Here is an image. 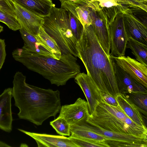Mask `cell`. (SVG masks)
I'll list each match as a JSON object with an SVG mask.
<instances>
[{"label":"cell","instance_id":"6da1fadb","mask_svg":"<svg viewBox=\"0 0 147 147\" xmlns=\"http://www.w3.org/2000/svg\"><path fill=\"white\" fill-rule=\"evenodd\" d=\"M20 72L15 74L12 95L19 109V118L40 125L49 117H55L61 107L58 90L45 89L27 84Z\"/></svg>","mask_w":147,"mask_h":147},{"label":"cell","instance_id":"7a4b0ae2","mask_svg":"<svg viewBox=\"0 0 147 147\" xmlns=\"http://www.w3.org/2000/svg\"><path fill=\"white\" fill-rule=\"evenodd\" d=\"M76 47L79 58L98 89L101 92L116 98L120 93L111 59L100 45L91 24L84 26Z\"/></svg>","mask_w":147,"mask_h":147},{"label":"cell","instance_id":"3957f363","mask_svg":"<svg viewBox=\"0 0 147 147\" xmlns=\"http://www.w3.org/2000/svg\"><path fill=\"white\" fill-rule=\"evenodd\" d=\"M12 54L15 60L58 86L65 85L80 72L77 58L72 54L61 55L58 60L23 48L14 50Z\"/></svg>","mask_w":147,"mask_h":147},{"label":"cell","instance_id":"277c9868","mask_svg":"<svg viewBox=\"0 0 147 147\" xmlns=\"http://www.w3.org/2000/svg\"><path fill=\"white\" fill-rule=\"evenodd\" d=\"M86 121L102 129L147 140V128L136 124L118 106L100 102Z\"/></svg>","mask_w":147,"mask_h":147},{"label":"cell","instance_id":"5b68a950","mask_svg":"<svg viewBox=\"0 0 147 147\" xmlns=\"http://www.w3.org/2000/svg\"><path fill=\"white\" fill-rule=\"evenodd\" d=\"M43 18L42 27L56 42L61 55L71 54L79 58L76 47L78 40L71 27L68 11L54 5L49 14Z\"/></svg>","mask_w":147,"mask_h":147},{"label":"cell","instance_id":"8992f818","mask_svg":"<svg viewBox=\"0 0 147 147\" xmlns=\"http://www.w3.org/2000/svg\"><path fill=\"white\" fill-rule=\"evenodd\" d=\"M86 119L78 122L87 129L104 137L106 139V143L109 147L147 146V140L102 129L88 123Z\"/></svg>","mask_w":147,"mask_h":147},{"label":"cell","instance_id":"52a82bcc","mask_svg":"<svg viewBox=\"0 0 147 147\" xmlns=\"http://www.w3.org/2000/svg\"><path fill=\"white\" fill-rule=\"evenodd\" d=\"M92 25L96 38L107 55L110 57V40L109 25L95 0H90Z\"/></svg>","mask_w":147,"mask_h":147},{"label":"cell","instance_id":"ba28073f","mask_svg":"<svg viewBox=\"0 0 147 147\" xmlns=\"http://www.w3.org/2000/svg\"><path fill=\"white\" fill-rule=\"evenodd\" d=\"M110 55L124 56L128 38L124 26L122 13L118 14L109 25Z\"/></svg>","mask_w":147,"mask_h":147},{"label":"cell","instance_id":"9c48e42d","mask_svg":"<svg viewBox=\"0 0 147 147\" xmlns=\"http://www.w3.org/2000/svg\"><path fill=\"white\" fill-rule=\"evenodd\" d=\"M74 80L85 95L88 103L89 115H90L98 104L102 102V92L87 74L80 72L76 76Z\"/></svg>","mask_w":147,"mask_h":147},{"label":"cell","instance_id":"30bf717a","mask_svg":"<svg viewBox=\"0 0 147 147\" xmlns=\"http://www.w3.org/2000/svg\"><path fill=\"white\" fill-rule=\"evenodd\" d=\"M125 30L128 38L147 45V26L132 12L128 7L122 11Z\"/></svg>","mask_w":147,"mask_h":147},{"label":"cell","instance_id":"8fae6325","mask_svg":"<svg viewBox=\"0 0 147 147\" xmlns=\"http://www.w3.org/2000/svg\"><path fill=\"white\" fill-rule=\"evenodd\" d=\"M110 57L131 78L147 88V65L128 56Z\"/></svg>","mask_w":147,"mask_h":147},{"label":"cell","instance_id":"7c38bea8","mask_svg":"<svg viewBox=\"0 0 147 147\" xmlns=\"http://www.w3.org/2000/svg\"><path fill=\"white\" fill-rule=\"evenodd\" d=\"M16 17L22 28L34 35L39 33L43 23L44 18L14 1Z\"/></svg>","mask_w":147,"mask_h":147},{"label":"cell","instance_id":"4fadbf2b","mask_svg":"<svg viewBox=\"0 0 147 147\" xmlns=\"http://www.w3.org/2000/svg\"><path fill=\"white\" fill-rule=\"evenodd\" d=\"M111 58L119 93L127 94L137 92L147 93L146 88L131 78L117 64L112 58Z\"/></svg>","mask_w":147,"mask_h":147},{"label":"cell","instance_id":"5bb4252c","mask_svg":"<svg viewBox=\"0 0 147 147\" xmlns=\"http://www.w3.org/2000/svg\"><path fill=\"white\" fill-rule=\"evenodd\" d=\"M59 113V116L70 125L86 119L89 115L87 102L80 98L73 104L62 106Z\"/></svg>","mask_w":147,"mask_h":147},{"label":"cell","instance_id":"9a60e30c","mask_svg":"<svg viewBox=\"0 0 147 147\" xmlns=\"http://www.w3.org/2000/svg\"><path fill=\"white\" fill-rule=\"evenodd\" d=\"M61 8L71 12L83 26L91 24L90 0H59Z\"/></svg>","mask_w":147,"mask_h":147},{"label":"cell","instance_id":"2e32d148","mask_svg":"<svg viewBox=\"0 0 147 147\" xmlns=\"http://www.w3.org/2000/svg\"><path fill=\"white\" fill-rule=\"evenodd\" d=\"M18 129L33 138L38 147H77L69 137L30 132L20 129Z\"/></svg>","mask_w":147,"mask_h":147},{"label":"cell","instance_id":"e0dca14e","mask_svg":"<svg viewBox=\"0 0 147 147\" xmlns=\"http://www.w3.org/2000/svg\"><path fill=\"white\" fill-rule=\"evenodd\" d=\"M12 88L5 89L0 95V129L7 132L12 130Z\"/></svg>","mask_w":147,"mask_h":147},{"label":"cell","instance_id":"ac0fdd59","mask_svg":"<svg viewBox=\"0 0 147 147\" xmlns=\"http://www.w3.org/2000/svg\"><path fill=\"white\" fill-rule=\"evenodd\" d=\"M19 30L24 42L22 48L42 55L50 56L56 59L49 48L37 35L34 36L22 28Z\"/></svg>","mask_w":147,"mask_h":147},{"label":"cell","instance_id":"d6986e66","mask_svg":"<svg viewBox=\"0 0 147 147\" xmlns=\"http://www.w3.org/2000/svg\"><path fill=\"white\" fill-rule=\"evenodd\" d=\"M116 98L118 106L128 117L137 124L147 128L138 108L125 94L120 93Z\"/></svg>","mask_w":147,"mask_h":147},{"label":"cell","instance_id":"ffe728a7","mask_svg":"<svg viewBox=\"0 0 147 147\" xmlns=\"http://www.w3.org/2000/svg\"><path fill=\"white\" fill-rule=\"evenodd\" d=\"M34 14L42 18L48 16L55 5L51 0H13Z\"/></svg>","mask_w":147,"mask_h":147},{"label":"cell","instance_id":"44dd1931","mask_svg":"<svg viewBox=\"0 0 147 147\" xmlns=\"http://www.w3.org/2000/svg\"><path fill=\"white\" fill-rule=\"evenodd\" d=\"M106 18L109 25L113 21L116 16L121 13L126 7L117 0H95Z\"/></svg>","mask_w":147,"mask_h":147},{"label":"cell","instance_id":"7402d4cb","mask_svg":"<svg viewBox=\"0 0 147 147\" xmlns=\"http://www.w3.org/2000/svg\"><path fill=\"white\" fill-rule=\"evenodd\" d=\"M70 133L71 136L92 141L106 143V140L104 137L87 129L79 122L70 125Z\"/></svg>","mask_w":147,"mask_h":147},{"label":"cell","instance_id":"603a6c76","mask_svg":"<svg viewBox=\"0 0 147 147\" xmlns=\"http://www.w3.org/2000/svg\"><path fill=\"white\" fill-rule=\"evenodd\" d=\"M126 48L130 49L136 59L142 64L147 65V45L131 38L128 39Z\"/></svg>","mask_w":147,"mask_h":147},{"label":"cell","instance_id":"cb8c5ba5","mask_svg":"<svg viewBox=\"0 0 147 147\" xmlns=\"http://www.w3.org/2000/svg\"><path fill=\"white\" fill-rule=\"evenodd\" d=\"M37 35L49 48L56 59H60L61 55V53L58 44L55 40L46 33L42 26L40 27Z\"/></svg>","mask_w":147,"mask_h":147},{"label":"cell","instance_id":"d4e9b609","mask_svg":"<svg viewBox=\"0 0 147 147\" xmlns=\"http://www.w3.org/2000/svg\"><path fill=\"white\" fill-rule=\"evenodd\" d=\"M124 94L137 106L140 112L146 116L147 113V93L132 92Z\"/></svg>","mask_w":147,"mask_h":147},{"label":"cell","instance_id":"484cf974","mask_svg":"<svg viewBox=\"0 0 147 147\" xmlns=\"http://www.w3.org/2000/svg\"><path fill=\"white\" fill-rule=\"evenodd\" d=\"M50 124L58 134L63 136H70V125L64 118L58 116L50 121Z\"/></svg>","mask_w":147,"mask_h":147},{"label":"cell","instance_id":"4316f807","mask_svg":"<svg viewBox=\"0 0 147 147\" xmlns=\"http://www.w3.org/2000/svg\"><path fill=\"white\" fill-rule=\"evenodd\" d=\"M0 22L5 24L13 31L19 30L22 27L16 16L11 15L0 9Z\"/></svg>","mask_w":147,"mask_h":147},{"label":"cell","instance_id":"83f0119b","mask_svg":"<svg viewBox=\"0 0 147 147\" xmlns=\"http://www.w3.org/2000/svg\"><path fill=\"white\" fill-rule=\"evenodd\" d=\"M69 137L77 147H109L105 142L92 141L71 136Z\"/></svg>","mask_w":147,"mask_h":147},{"label":"cell","instance_id":"f1b7e54d","mask_svg":"<svg viewBox=\"0 0 147 147\" xmlns=\"http://www.w3.org/2000/svg\"><path fill=\"white\" fill-rule=\"evenodd\" d=\"M127 7H139L147 11V0H117Z\"/></svg>","mask_w":147,"mask_h":147},{"label":"cell","instance_id":"f546056e","mask_svg":"<svg viewBox=\"0 0 147 147\" xmlns=\"http://www.w3.org/2000/svg\"><path fill=\"white\" fill-rule=\"evenodd\" d=\"M13 0H0V9L9 14L16 17Z\"/></svg>","mask_w":147,"mask_h":147},{"label":"cell","instance_id":"4dcf8cb0","mask_svg":"<svg viewBox=\"0 0 147 147\" xmlns=\"http://www.w3.org/2000/svg\"><path fill=\"white\" fill-rule=\"evenodd\" d=\"M102 100L101 102L114 107L118 106V103L115 97L108 94L103 92H102Z\"/></svg>","mask_w":147,"mask_h":147},{"label":"cell","instance_id":"1f68e13d","mask_svg":"<svg viewBox=\"0 0 147 147\" xmlns=\"http://www.w3.org/2000/svg\"><path fill=\"white\" fill-rule=\"evenodd\" d=\"M5 46V40L0 38V70L5 62L6 55Z\"/></svg>","mask_w":147,"mask_h":147},{"label":"cell","instance_id":"d6a6232c","mask_svg":"<svg viewBox=\"0 0 147 147\" xmlns=\"http://www.w3.org/2000/svg\"><path fill=\"white\" fill-rule=\"evenodd\" d=\"M11 146L7 143L0 141V147H11Z\"/></svg>","mask_w":147,"mask_h":147},{"label":"cell","instance_id":"836d02e7","mask_svg":"<svg viewBox=\"0 0 147 147\" xmlns=\"http://www.w3.org/2000/svg\"><path fill=\"white\" fill-rule=\"evenodd\" d=\"M3 30V27L0 25V33Z\"/></svg>","mask_w":147,"mask_h":147}]
</instances>
